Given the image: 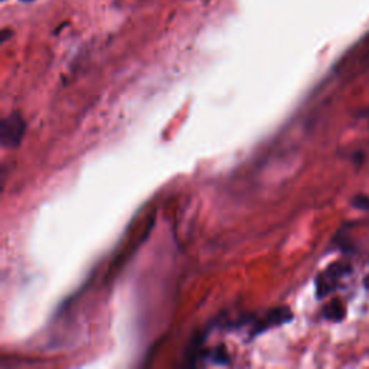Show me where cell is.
<instances>
[{"label":"cell","mask_w":369,"mask_h":369,"mask_svg":"<svg viewBox=\"0 0 369 369\" xmlns=\"http://www.w3.org/2000/svg\"><path fill=\"white\" fill-rule=\"evenodd\" d=\"M352 205L355 207L357 209H362V211H369V196L366 195H358L353 198Z\"/></svg>","instance_id":"4"},{"label":"cell","mask_w":369,"mask_h":369,"mask_svg":"<svg viewBox=\"0 0 369 369\" xmlns=\"http://www.w3.org/2000/svg\"><path fill=\"white\" fill-rule=\"evenodd\" d=\"M26 133L25 117L14 112L3 117L0 123V142L5 149H14L22 143V138Z\"/></svg>","instance_id":"1"},{"label":"cell","mask_w":369,"mask_h":369,"mask_svg":"<svg viewBox=\"0 0 369 369\" xmlns=\"http://www.w3.org/2000/svg\"><path fill=\"white\" fill-rule=\"evenodd\" d=\"M325 315L328 319L330 320H335V321H341L345 315H346V310H345V306L344 303L339 300V299H335L332 300L325 309Z\"/></svg>","instance_id":"3"},{"label":"cell","mask_w":369,"mask_h":369,"mask_svg":"<svg viewBox=\"0 0 369 369\" xmlns=\"http://www.w3.org/2000/svg\"><path fill=\"white\" fill-rule=\"evenodd\" d=\"M349 271H350V267H349L348 264H342V263L339 264V263H337V264L330 266V267L326 270V273H323V274L319 277V279H317V283H316V287H317V297L321 299V297L328 296V295L330 293V291H332V288H333L336 280L339 279V277L348 274Z\"/></svg>","instance_id":"2"}]
</instances>
